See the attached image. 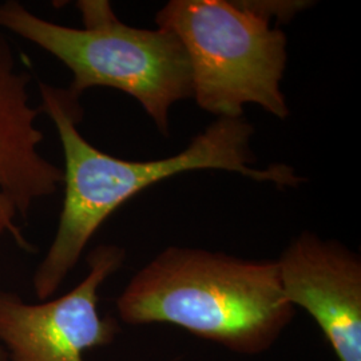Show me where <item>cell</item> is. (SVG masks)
Wrapping results in <instances>:
<instances>
[{
	"mask_svg": "<svg viewBox=\"0 0 361 361\" xmlns=\"http://www.w3.org/2000/svg\"><path fill=\"white\" fill-rule=\"evenodd\" d=\"M126 253L101 245L89 256V274L65 296L32 305L0 292V341L13 361H85L83 352L113 341L116 325L98 312V290Z\"/></svg>",
	"mask_w": 361,
	"mask_h": 361,
	"instance_id": "5",
	"label": "cell"
},
{
	"mask_svg": "<svg viewBox=\"0 0 361 361\" xmlns=\"http://www.w3.org/2000/svg\"><path fill=\"white\" fill-rule=\"evenodd\" d=\"M123 323L171 324L245 356L264 353L293 322L277 261L170 246L116 300Z\"/></svg>",
	"mask_w": 361,
	"mask_h": 361,
	"instance_id": "2",
	"label": "cell"
},
{
	"mask_svg": "<svg viewBox=\"0 0 361 361\" xmlns=\"http://www.w3.org/2000/svg\"><path fill=\"white\" fill-rule=\"evenodd\" d=\"M25 63L0 32V241L11 237L32 250L22 225L38 202L56 193L63 170L42 152V111L31 102L32 78Z\"/></svg>",
	"mask_w": 361,
	"mask_h": 361,
	"instance_id": "6",
	"label": "cell"
},
{
	"mask_svg": "<svg viewBox=\"0 0 361 361\" xmlns=\"http://www.w3.org/2000/svg\"><path fill=\"white\" fill-rule=\"evenodd\" d=\"M0 361H7V353L4 352L1 345H0Z\"/></svg>",
	"mask_w": 361,
	"mask_h": 361,
	"instance_id": "8",
	"label": "cell"
},
{
	"mask_svg": "<svg viewBox=\"0 0 361 361\" xmlns=\"http://www.w3.org/2000/svg\"><path fill=\"white\" fill-rule=\"evenodd\" d=\"M286 300L307 310L338 361H361L360 257L337 241L301 233L277 259Z\"/></svg>",
	"mask_w": 361,
	"mask_h": 361,
	"instance_id": "7",
	"label": "cell"
},
{
	"mask_svg": "<svg viewBox=\"0 0 361 361\" xmlns=\"http://www.w3.org/2000/svg\"><path fill=\"white\" fill-rule=\"evenodd\" d=\"M39 94L40 111L55 125L65 157V198L58 231L32 280L40 300L58 290L104 221L157 182L209 169L232 171L277 188H296L304 180L288 165L256 168L257 157L250 146L255 129L243 118H219L178 154L126 161L106 154L82 137L78 123L83 111L68 91L39 82Z\"/></svg>",
	"mask_w": 361,
	"mask_h": 361,
	"instance_id": "1",
	"label": "cell"
},
{
	"mask_svg": "<svg viewBox=\"0 0 361 361\" xmlns=\"http://www.w3.org/2000/svg\"><path fill=\"white\" fill-rule=\"evenodd\" d=\"M300 1L171 0L155 23L177 35L192 67L197 104L219 118H243L255 104L280 119L289 116L281 91L286 35L271 16L292 18Z\"/></svg>",
	"mask_w": 361,
	"mask_h": 361,
	"instance_id": "4",
	"label": "cell"
},
{
	"mask_svg": "<svg viewBox=\"0 0 361 361\" xmlns=\"http://www.w3.org/2000/svg\"><path fill=\"white\" fill-rule=\"evenodd\" d=\"M83 28L62 26L16 1L0 3V27L51 54L73 73L68 94L111 87L133 97L164 134L171 104L193 97L192 67L180 39L166 28H137L109 1L80 0Z\"/></svg>",
	"mask_w": 361,
	"mask_h": 361,
	"instance_id": "3",
	"label": "cell"
}]
</instances>
